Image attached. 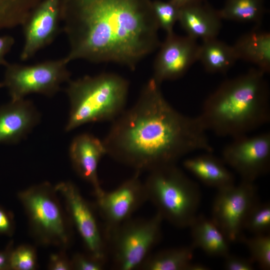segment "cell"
I'll list each match as a JSON object with an SVG mask.
<instances>
[{"instance_id":"8992f818","label":"cell","mask_w":270,"mask_h":270,"mask_svg":"<svg viewBox=\"0 0 270 270\" xmlns=\"http://www.w3.org/2000/svg\"><path fill=\"white\" fill-rule=\"evenodd\" d=\"M57 194L54 186L46 182L19 192L17 196L34 240L42 246L66 250L71 244L73 226Z\"/></svg>"},{"instance_id":"4fadbf2b","label":"cell","mask_w":270,"mask_h":270,"mask_svg":"<svg viewBox=\"0 0 270 270\" xmlns=\"http://www.w3.org/2000/svg\"><path fill=\"white\" fill-rule=\"evenodd\" d=\"M62 0H42L22 26L24 42L20 59L26 61L51 44L62 22Z\"/></svg>"},{"instance_id":"ac0fdd59","label":"cell","mask_w":270,"mask_h":270,"mask_svg":"<svg viewBox=\"0 0 270 270\" xmlns=\"http://www.w3.org/2000/svg\"><path fill=\"white\" fill-rule=\"evenodd\" d=\"M210 153L187 158L184 167L203 184L217 190L234 184V176L222 160Z\"/></svg>"},{"instance_id":"44dd1931","label":"cell","mask_w":270,"mask_h":270,"mask_svg":"<svg viewBox=\"0 0 270 270\" xmlns=\"http://www.w3.org/2000/svg\"><path fill=\"white\" fill-rule=\"evenodd\" d=\"M238 60L232 46L214 38L199 45L198 60L210 73L227 72Z\"/></svg>"},{"instance_id":"e575fe53","label":"cell","mask_w":270,"mask_h":270,"mask_svg":"<svg viewBox=\"0 0 270 270\" xmlns=\"http://www.w3.org/2000/svg\"><path fill=\"white\" fill-rule=\"evenodd\" d=\"M204 0H170L174 4L179 8L194 4L202 3Z\"/></svg>"},{"instance_id":"4dcf8cb0","label":"cell","mask_w":270,"mask_h":270,"mask_svg":"<svg viewBox=\"0 0 270 270\" xmlns=\"http://www.w3.org/2000/svg\"><path fill=\"white\" fill-rule=\"evenodd\" d=\"M64 249L52 254L49 258L48 269L50 270H72L71 260L68 258Z\"/></svg>"},{"instance_id":"1f68e13d","label":"cell","mask_w":270,"mask_h":270,"mask_svg":"<svg viewBox=\"0 0 270 270\" xmlns=\"http://www.w3.org/2000/svg\"><path fill=\"white\" fill-rule=\"evenodd\" d=\"M15 230L12 214L0 206V235L12 236Z\"/></svg>"},{"instance_id":"9c48e42d","label":"cell","mask_w":270,"mask_h":270,"mask_svg":"<svg viewBox=\"0 0 270 270\" xmlns=\"http://www.w3.org/2000/svg\"><path fill=\"white\" fill-rule=\"evenodd\" d=\"M254 182L242 180L218 190L212 210V220L230 242L239 241L242 236L246 218L252 206L258 201Z\"/></svg>"},{"instance_id":"8fae6325","label":"cell","mask_w":270,"mask_h":270,"mask_svg":"<svg viewBox=\"0 0 270 270\" xmlns=\"http://www.w3.org/2000/svg\"><path fill=\"white\" fill-rule=\"evenodd\" d=\"M140 174L136 172L115 189L109 192L102 189L94 194L96 206L104 222L102 230L106 240L148 201Z\"/></svg>"},{"instance_id":"d4e9b609","label":"cell","mask_w":270,"mask_h":270,"mask_svg":"<svg viewBox=\"0 0 270 270\" xmlns=\"http://www.w3.org/2000/svg\"><path fill=\"white\" fill-rule=\"evenodd\" d=\"M239 241L248 248L250 257L262 270L270 269V236L268 234H256L246 238L242 236Z\"/></svg>"},{"instance_id":"5b68a950","label":"cell","mask_w":270,"mask_h":270,"mask_svg":"<svg viewBox=\"0 0 270 270\" xmlns=\"http://www.w3.org/2000/svg\"><path fill=\"white\" fill-rule=\"evenodd\" d=\"M148 172L144 184L148 200L156 213L176 228H188L197 216L201 200L198 185L176 164Z\"/></svg>"},{"instance_id":"f1b7e54d","label":"cell","mask_w":270,"mask_h":270,"mask_svg":"<svg viewBox=\"0 0 270 270\" xmlns=\"http://www.w3.org/2000/svg\"><path fill=\"white\" fill-rule=\"evenodd\" d=\"M70 260L72 270H102L106 263L88 253L75 254Z\"/></svg>"},{"instance_id":"d6a6232c","label":"cell","mask_w":270,"mask_h":270,"mask_svg":"<svg viewBox=\"0 0 270 270\" xmlns=\"http://www.w3.org/2000/svg\"><path fill=\"white\" fill-rule=\"evenodd\" d=\"M14 43V38L12 36H0V66H5L8 63L6 60V56L11 50Z\"/></svg>"},{"instance_id":"836d02e7","label":"cell","mask_w":270,"mask_h":270,"mask_svg":"<svg viewBox=\"0 0 270 270\" xmlns=\"http://www.w3.org/2000/svg\"><path fill=\"white\" fill-rule=\"evenodd\" d=\"M13 245V242L11 241L4 250L0 251V270H10V258Z\"/></svg>"},{"instance_id":"603a6c76","label":"cell","mask_w":270,"mask_h":270,"mask_svg":"<svg viewBox=\"0 0 270 270\" xmlns=\"http://www.w3.org/2000/svg\"><path fill=\"white\" fill-rule=\"evenodd\" d=\"M222 19L258 23L264 13L263 0H226L218 10Z\"/></svg>"},{"instance_id":"7c38bea8","label":"cell","mask_w":270,"mask_h":270,"mask_svg":"<svg viewBox=\"0 0 270 270\" xmlns=\"http://www.w3.org/2000/svg\"><path fill=\"white\" fill-rule=\"evenodd\" d=\"M222 152V160L242 180L250 182L267 173L270 166V133L232 138Z\"/></svg>"},{"instance_id":"9a60e30c","label":"cell","mask_w":270,"mask_h":270,"mask_svg":"<svg viewBox=\"0 0 270 270\" xmlns=\"http://www.w3.org/2000/svg\"><path fill=\"white\" fill-rule=\"evenodd\" d=\"M106 152L103 140L88 133L76 136L69 148V156L74 170L80 177L92 186L94 194L102 190L98 168Z\"/></svg>"},{"instance_id":"3957f363","label":"cell","mask_w":270,"mask_h":270,"mask_svg":"<svg viewBox=\"0 0 270 270\" xmlns=\"http://www.w3.org/2000/svg\"><path fill=\"white\" fill-rule=\"evenodd\" d=\"M264 74L252 68L223 82L205 100L198 116L205 129L234 138L268 123L270 94Z\"/></svg>"},{"instance_id":"7a4b0ae2","label":"cell","mask_w":270,"mask_h":270,"mask_svg":"<svg viewBox=\"0 0 270 270\" xmlns=\"http://www.w3.org/2000/svg\"><path fill=\"white\" fill-rule=\"evenodd\" d=\"M61 20L68 63L114 62L134 70L160 44L151 0H62Z\"/></svg>"},{"instance_id":"30bf717a","label":"cell","mask_w":270,"mask_h":270,"mask_svg":"<svg viewBox=\"0 0 270 270\" xmlns=\"http://www.w3.org/2000/svg\"><path fill=\"white\" fill-rule=\"evenodd\" d=\"M54 188L62 196L68 216L81 237L88 253L106 262V241L91 205L76 185L70 181L59 182Z\"/></svg>"},{"instance_id":"ffe728a7","label":"cell","mask_w":270,"mask_h":270,"mask_svg":"<svg viewBox=\"0 0 270 270\" xmlns=\"http://www.w3.org/2000/svg\"><path fill=\"white\" fill-rule=\"evenodd\" d=\"M238 60L252 62L268 73L270 70V34L254 30L241 36L232 46Z\"/></svg>"},{"instance_id":"2e32d148","label":"cell","mask_w":270,"mask_h":270,"mask_svg":"<svg viewBox=\"0 0 270 270\" xmlns=\"http://www.w3.org/2000/svg\"><path fill=\"white\" fill-rule=\"evenodd\" d=\"M34 104L25 98L0 106V144H14L25 138L40 120Z\"/></svg>"},{"instance_id":"4316f807","label":"cell","mask_w":270,"mask_h":270,"mask_svg":"<svg viewBox=\"0 0 270 270\" xmlns=\"http://www.w3.org/2000/svg\"><path fill=\"white\" fill-rule=\"evenodd\" d=\"M152 8L159 28L170 34L178 21L180 8L170 1L156 0L152 2Z\"/></svg>"},{"instance_id":"5bb4252c","label":"cell","mask_w":270,"mask_h":270,"mask_svg":"<svg viewBox=\"0 0 270 270\" xmlns=\"http://www.w3.org/2000/svg\"><path fill=\"white\" fill-rule=\"evenodd\" d=\"M199 45L196 39L188 36H179L174 32L167 34L154 60L152 78L160 84L183 76L198 60Z\"/></svg>"},{"instance_id":"d590c367","label":"cell","mask_w":270,"mask_h":270,"mask_svg":"<svg viewBox=\"0 0 270 270\" xmlns=\"http://www.w3.org/2000/svg\"><path fill=\"white\" fill-rule=\"evenodd\" d=\"M209 268L204 264L200 263L192 262L190 264L188 270H208Z\"/></svg>"},{"instance_id":"277c9868","label":"cell","mask_w":270,"mask_h":270,"mask_svg":"<svg viewBox=\"0 0 270 270\" xmlns=\"http://www.w3.org/2000/svg\"><path fill=\"white\" fill-rule=\"evenodd\" d=\"M128 88L126 79L111 72L70 80L65 90L70 104L66 131L90 122L113 121L125 110Z\"/></svg>"},{"instance_id":"7402d4cb","label":"cell","mask_w":270,"mask_h":270,"mask_svg":"<svg viewBox=\"0 0 270 270\" xmlns=\"http://www.w3.org/2000/svg\"><path fill=\"white\" fill-rule=\"evenodd\" d=\"M195 248L192 244L172 248L151 253L138 270H188Z\"/></svg>"},{"instance_id":"d6986e66","label":"cell","mask_w":270,"mask_h":270,"mask_svg":"<svg viewBox=\"0 0 270 270\" xmlns=\"http://www.w3.org/2000/svg\"><path fill=\"white\" fill-rule=\"evenodd\" d=\"M188 228L194 248L212 256L224 258L230 253V242L212 218L197 214Z\"/></svg>"},{"instance_id":"ba28073f","label":"cell","mask_w":270,"mask_h":270,"mask_svg":"<svg viewBox=\"0 0 270 270\" xmlns=\"http://www.w3.org/2000/svg\"><path fill=\"white\" fill-rule=\"evenodd\" d=\"M68 64L64 58L30 65L8 62L4 66L2 83L11 100L25 98L32 94L52 97L60 90L62 84L70 80Z\"/></svg>"},{"instance_id":"83f0119b","label":"cell","mask_w":270,"mask_h":270,"mask_svg":"<svg viewBox=\"0 0 270 270\" xmlns=\"http://www.w3.org/2000/svg\"><path fill=\"white\" fill-rule=\"evenodd\" d=\"M37 255L32 246L24 244L13 248L10 255V270H34Z\"/></svg>"},{"instance_id":"52a82bcc","label":"cell","mask_w":270,"mask_h":270,"mask_svg":"<svg viewBox=\"0 0 270 270\" xmlns=\"http://www.w3.org/2000/svg\"><path fill=\"white\" fill-rule=\"evenodd\" d=\"M163 219L158 213L150 218H132L106 238L108 258L118 270H138L160 241Z\"/></svg>"},{"instance_id":"484cf974","label":"cell","mask_w":270,"mask_h":270,"mask_svg":"<svg viewBox=\"0 0 270 270\" xmlns=\"http://www.w3.org/2000/svg\"><path fill=\"white\" fill-rule=\"evenodd\" d=\"M270 229V204L259 200L251 208L244 224V230L256 234H268Z\"/></svg>"},{"instance_id":"6da1fadb","label":"cell","mask_w":270,"mask_h":270,"mask_svg":"<svg viewBox=\"0 0 270 270\" xmlns=\"http://www.w3.org/2000/svg\"><path fill=\"white\" fill-rule=\"evenodd\" d=\"M206 131L198 116L174 108L151 78L136 103L112 121L102 140L106 154L140 174L176 164L196 151L212 152Z\"/></svg>"},{"instance_id":"8d00e7d4","label":"cell","mask_w":270,"mask_h":270,"mask_svg":"<svg viewBox=\"0 0 270 270\" xmlns=\"http://www.w3.org/2000/svg\"><path fill=\"white\" fill-rule=\"evenodd\" d=\"M2 87H4V86H3V84H2V82H0V88H2Z\"/></svg>"},{"instance_id":"cb8c5ba5","label":"cell","mask_w":270,"mask_h":270,"mask_svg":"<svg viewBox=\"0 0 270 270\" xmlns=\"http://www.w3.org/2000/svg\"><path fill=\"white\" fill-rule=\"evenodd\" d=\"M42 0H0V30L22 26Z\"/></svg>"},{"instance_id":"e0dca14e","label":"cell","mask_w":270,"mask_h":270,"mask_svg":"<svg viewBox=\"0 0 270 270\" xmlns=\"http://www.w3.org/2000/svg\"><path fill=\"white\" fill-rule=\"evenodd\" d=\"M222 20L218 10L202 2L180 8L178 21L187 36L204 40L216 38Z\"/></svg>"},{"instance_id":"f546056e","label":"cell","mask_w":270,"mask_h":270,"mask_svg":"<svg viewBox=\"0 0 270 270\" xmlns=\"http://www.w3.org/2000/svg\"><path fill=\"white\" fill-rule=\"evenodd\" d=\"M224 268L227 270H252L254 262L246 258L228 254L224 258Z\"/></svg>"}]
</instances>
